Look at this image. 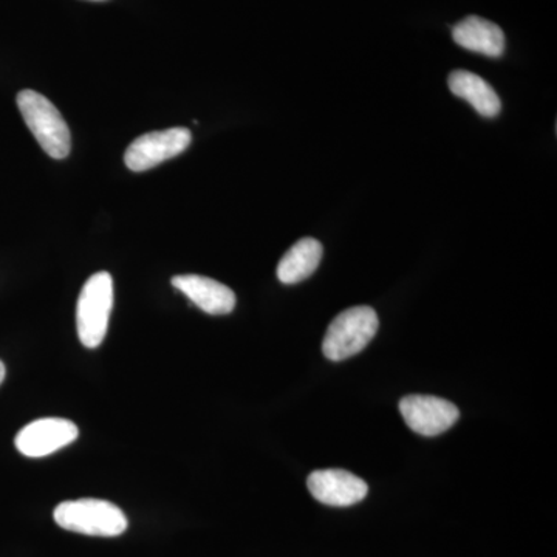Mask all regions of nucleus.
<instances>
[{"label": "nucleus", "instance_id": "nucleus-3", "mask_svg": "<svg viewBox=\"0 0 557 557\" xmlns=\"http://www.w3.org/2000/svg\"><path fill=\"white\" fill-rule=\"evenodd\" d=\"M379 327V314L372 307H351L339 313L329 325L322 351L332 361L355 357L375 338Z\"/></svg>", "mask_w": 557, "mask_h": 557}, {"label": "nucleus", "instance_id": "nucleus-2", "mask_svg": "<svg viewBox=\"0 0 557 557\" xmlns=\"http://www.w3.org/2000/svg\"><path fill=\"white\" fill-rule=\"evenodd\" d=\"M17 106L28 129L38 139L40 148L54 160L69 157L72 138L67 123L53 102L35 90H22L17 95Z\"/></svg>", "mask_w": 557, "mask_h": 557}, {"label": "nucleus", "instance_id": "nucleus-12", "mask_svg": "<svg viewBox=\"0 0 557 557\" xmlns=\"http://www.w3.org/2000/svg\"><path fill=\"white\" fill-rule=\"evenodd\" d=\"M322 255H324V248H322L321 242L311 239V237L296 242L278 262V281L285 285L306 281L317 271Z\"/></svg>", "mask_w": 557, "mask_h": 557}, {"label": "nucleus", "instance_id": "nucleus-5", "mask_svg": "<svg viewBox=\"0 0 557 557\" xmlns=\"http://www.w3.org/2000/svg\"><path fill=\"white\" fill-rule=\"evenodd\" d=\"M193 141L186 127L149 132L135 139L124 153V163L134 172H143L159 166L163 161L174 159L185 152Z\"/></svg>", "mask_w": 557, "mask_h": 557}, {"label": "nucleus", "instance_id": "nucleus-9", "mask_svg": "<svg viewBox=\"0 0 557 557\" xmlns=\"http://www.w3.org/2000/svg\"><path fill=\"white\" fill-rule=\"evenodd\" d=\"M172 285L208 314H228L236 307V295L226 285L199 274L172 277Z\"/></svg>", "mask_w": 557, "mask_h": 557}, {"label": "nucleus", "instance_id": "nucleus-6", "mask_svg": "<svg viewBox=\"0 0 557 557\" xmlns=\"http://www.w3.org/2000/svg\"><path fill=\"white\" fill-rule=\"evenodd\" d=\"M399 412L416 434L435 437L457 423L460 412L448 399L432 395H408L399 401Z\"/></svg>", "mask_w": 557, "mask_h": 557}, {"label": "nucleus", "instance_id": "nucleus-4", "mask_svg": "<svg viewBox=\"0 0 557 557\" xmlns=\"http://www.w3.org/2000/svg\"><path fill=\"white\" fill-rule=\"evenodd\" d=\"M112 307V276L100 271L84 284L76 304V329L84 347L97 348L104 341Z\"/></svg>", "mask_w": 557, "mask_h": 557}, {"label": "nucleus", "instance_id": "nucleus-10", "mask_svg": "<svg viewBox=\"0 0 557 557\" xmlns=\"http://www.w3.org/2000/svg\"><path fill=\"white\" fill-rule=\"evenodd\" d=\"M453 38L458 46L469 51L498 58L505 51V35L494 22L479 16H469L453 28Z\"/></svg>", "mask_w": 557, "mask_h": 557}, {"label": "nucleus", "instance_id": "nucleus-7", "mask_svg": "<svg viewBox=\"0 0 557 557\" xmlns=\"http://www.w3.org/2000/svg\"><path fill=\"white\" fill-rule=\"evenodd\" d=\"M79 429L65 418H40L32 421L16 435V448L22 456L40 458L57 453L78 438Z\"/></svg>", "mask_w": 557, "mask_h": 557}, {"label": "nucleus", "instance_id": "nucleus-13", "mask_svg": "<svg viewBox=\"0 0 557 557\" xmlns=\"http://www.w3.org/2000/svg\"><path fill=\"white\" fill-rule=\"evenodd\" d=\"M5 364H3L2 361H0V384L3 383V380H5Z\"/></svg>", "mask_w": 557, "mask_h": 557}, {"label": "nucleus", "instance_id": "nucleus-11", "mask_svg": "<svg viewBox=\"0 0 557 557\" xmlns=\"http://www.w3.org/2000/svg\"><path fill=\"white\" fill-rule=\"evenodd\" d=\"M449 90L461 100L468 101L480 115L494 119L500 113V98L493 86L468 70H456L448 78Z\"/></svg>", "mask_w": 557, "mask_h": 557}, {"label": "nucleus", "instance_id": "nucleus-8", "mask_svg": "<svg viewBox=\"0 0 557 557\" xmlns=\"http://www.w3.org/2000/svg\"><path fill=\"white\" fill-rule=\"evenodd\" d=\"M311 496L329 507H351L364 500L368 483L344 469H319L307 479Z\"/></svg>", "mask_w": 557, "mask_h": 557}, {"label": "nucleus", "instance_id": "nucleus-1", "mask_svg": "<svg viewBox=\"0 0 557 557\" xmlns=\"http://www.w3.org/2000/svg\"><path fill=\"white\" fill-rule=\"evenodd\" d=\"M53 518L64 530L86 536L115 537L129 527L126 515L116 505L100 498L62 502Z\"/></svg>", "mask_w": 557, "mask_h": 557}]
</instances>
